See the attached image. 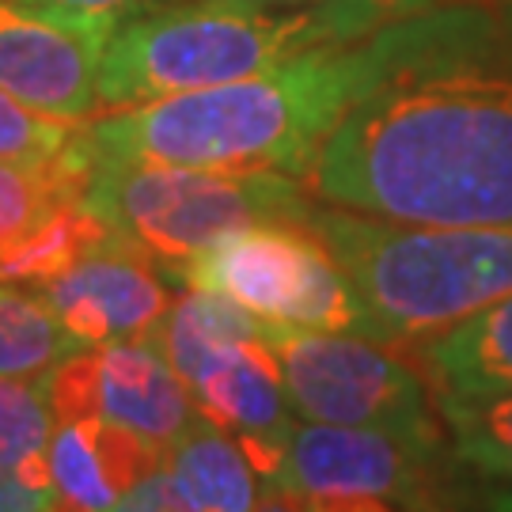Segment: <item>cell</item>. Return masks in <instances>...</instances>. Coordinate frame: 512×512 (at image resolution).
<instances>
[{
    "instance_id": "cell-23",
    "label": "cell",
    "mask_w": 512,
    "mask_h": 512,
    "mask_svg": "<svg viewBox=\"0 0 512 512\" xmlns=\"http://www.w3.org/2000/svg\"><path fill=\"white\" fill-rule=\"evenodd\" d=\"M110 512H198L175 486V478L167 475V467H156L152 475L133 482L126 494L118 497Z\"/></svg>"
},
{
    "instance_id": "cell-15",
    "label": "cell",
    "mask_w": 512,
    "mask_h": 512,
    "mask_svg": "<svg viewBox=\"0 0 512 512\" xmlns=\"http://www.w3.org/2000/svg\"><path fill=\"white\" fill-rule=\"evenodd\" d=\"M167 475L198 512H255L258 471L213 421L198 418L167 448Z\"/></svg>"
},
{
    "instance_id": "cell-25",
    "label": "cell",
    "mask_w": 512,
    "mask_h": 512,
    "mask_svg": "<svg viewBox=\"0 0 512 512\" xmlns=\"http://www.w3.org/2000/svg\"><path fill=\"white\" fill-rule=\"evenodd\" d=\"M23 4H38V8H65V12H103V16H129L141 8H156V4H175V0H23Z\"/></svg>"
},
{
    "instance_id": "cell-27",
    "label": "cell",
    "mask_w": 512,
    "mask_h": 512,
    "mask_svg": "<svg viewBox=\"0 0 512 512\" xmlns=\"http://www.w3.org/2000/svg\"><path fill=\"white\" fill-rule=\"evenodd\" d=\"M486 50H494L501 57L497 65L512 69V0L501 4V12L490 16V23H486Z\"/></svg>"
},
{
    "instance_id": "cell-19",
    "label": "cell",
    "mask_w": 512,
    "mask_h": 512,
    "mask_svg": "<svg viewBox=\"0 0 512 512\" xmlns=\"http://www.w3.org/2000/svg\"><path fill=\"white\" fill-rule=\"evenodd\" d=\"M54 433V410L38 380L0 376V478H23L50 494L46 444Z\"/></svg>"
},
{
    "instance_id": "cell-6",
    "label": "cell",
    "mask_w": 512,
    "mask_h": 512,
    "mask_svg": "<svg viewBox=\"0 0 512 512\" xmlns=\"http://www.w3.org/2000/svg\"><path fill=\"white\" fill-rule=\"evenodd\" d=\"M179 281L228 296L262 323L380 338L365 300L308 224H251L220 236L183 266Z\"/></svg>"
},
{
    "instance_id": "cell-24",
    "label": "cell",
    "mask_w": 512,
    "mask_h": 512,
    "mask_svg": "<svg viewBox=\"0 0 512 512\" xmlns=\"http://www.w3.org/2000/svg\"><path fill=\"white\" fill-rule=\"evenodd\" d=\"M255 512H315V497L293 486L289 478H274V482H258Z\"/></svg>"
},
{
    "instance_id": "cell-18",
    "label": "cell",
    "mask_w": 512,
    "mask_h": 512,
    "mask_svg": "<svg viewBox=\"0 0 512 512\" xmlns=\"http://www.w3.org/2000/svg\"><path fill=\"white\" fill-rule=\"evenodd\" d=\"M84 349L61 327L50 304L19 285H0V376L42 380L54 365Z\"/></svg>"
},
{
    "instance_id": "cell-22",
    "label": "cell",
    "mask_w": 512,
    "mask_h": 512,
    "mask_svg": "<svg viewBox=\"0 0 512 512\" xmlns=\"http://www.w3.org/2000/svg\"><path fill=\"white\" fill-rule=\"evenodd\" d=\"M69 122H57L0 92V160L8 164H46L73 145Z\"/></svg>"
},
{
    "instance_id": "cell-28",
    "label": "cell",
    "mask_w": 512,
    "mask_h": 512,
    "mask_svg": "<svg viewBox=\"0 0 512 512\" xmlns=\"http://www.w3.org/2000/svg\"><path fill=\"white\" fill-rule=\"evenodd\" d=\"M315 512H399L384 497H315Z\"/></svg>"
},
{
    "instance_id": "cell-11",
    "label": "cell",
    "mask_w": 512,
    "mask_h": 512,
    "mask_svg": "<svg viewBox=\"0 0 512 512\" xmlns=\"http://www.w3.org/2000/svg\"><path fill=\"white\" fill-rule=\"evenodd\" d=\"M270 330V327H266ZM198 414L247 452L258 482L285 478L296 414L285 395L281 365L262 338H224L186 372Z\"/></svg>"
},
{
    "instance_id": "cell-12",
    "label": "cell",
    "mask_w": 512,
    "mask_h": 512,
    "mask_svg": "<svg viewBox=\"0 0 512 512\" xmlns=\"http://www.w3.org/2000/svg\"><path fill=\"white\" fill-rule=\"evenodd\" d=\"M437 444L387 429L296 421L285 478L311 497H384L421 505L433 490Z\"/></svg>"
},
{
    "instance_id": "cell-21",
    "label": "cell",
    "mask_w": 512,
    "mask_h": 512,
    "mask_svg": "<svg viewBox=\"0 0 512 512\" xmlns=\"http://www.w3.org/2000/svg\"><path fill=\"white\" fill-rule=\"evenodd\" d=\"M452 4H463V0H323L311 12L319 19L327 42H361L384 27L429 16Z\"/></svg>"
},
{
    "instance_id": "cell-16",
    "label": "cell",
    "mask_w": 512,
    "mask_h": 512,
    "mask_svg": "<svg viewBox=\"0 0 512 512\" xmlns=\"http://www.w3.org/2000/svg\"><path fill=\"white\" fill-rule=\"evenodd\" d=\"M110 236V228L99 220L84 198H73L50 217L35 224L31 232L0 247V285H42L69 270L76 258H84Z\"/></svg>"
},
{
    "instance_id": "cell-17",
    "label": "cell",
    "mask_w": 512,
    "mask_h": 512,
    "mask_svg": "<svg viewBox=\"0 0 512 512\" xmlns=\"http://www.w3.org/2000/svg\"><path fill=\"white\" fill-rule=\"evenodd\" d=\"M92 179V160L73 137V145L46 164H8L0 160V247L31 232L73 198H84Z\"/></svg>"
},
{
    "instance_id": "cell-8",
    "label": "cell",
    "mask_w": 512,
    "mask_h": 512,
    "mask_svg": "<svg viewBox=\"0 0 512 512\" xmlns=\"http://www.w3.org/2000/svg\"><path fill=\"white\" fill-rule=\"evenodd\" d=\"M38 384L54 421L95 414L160 448H171L202 418L190 384L148 338L76 349Z\"/></svg>"
},
{
    "instance_id": "cell-29",
    "label": "cell",
    "mask_w": 512,
    "mask_h": 512,
    "mask_svg": "<svg viewBox=\"0 0 512 512\" xmlns=\"http://www.w3.org/2000/svg\"><path fill=\"white\" fill-rule=\"evenodd\" d=\"M186 4V0H175ZM209 4H224V8H243V12H311L323 0H209Z\"/></svg>"
},
{
    "instance_id": "cell-10",
    "label": "cell",
    "mask_w": 512,
    "mask_h": 512,
    "mask_svg": "<svg viewBox=\"0 0 512 512\" xmlns=\"http://www.w3.org/2000/svg\"><path fill=\"white\" fill-rule=\"evenodd\" d=\"M167 270L126 236L110 232L69 270L42 281L35 293L80 346L148 338L171 308Z\"/></svg>"
},
{
    "instance_id": "cell-13",
    "label": "cell",
    "mask_w": 512,
    "mask_h": 512,
    "mask_svg": "<svg viewBox=\"0 0 512 512\" xmlns=\"http://www.w3.org/2000/svg\"><path fill=\"white\" fill-rule=\"evenodd\" d=\"M167 448L129 433L107 418L54 421L46 444L50 494L84 512H110L133 482L164 467Z\"/></svg>"
},
{
    "instance_id": "cell-5",
    "label": "cell",
    "mask_w": 512,
    "mask_h": 512,
    "mask_svg": "<svg viewBox=\"0 0 512 512\" xmlns=\"http://www.w3.org/2000/svg\"><path fill=\"white\" fill-rule=\"evenodd\" d=\"M84 202L110 232L137 243L179 281L186 262L228 232L251 224H308L315 194L281 171L92 164Z\"/></svg>"
},
{
    "instance_id": "cell-4",
    "label": "cell",
    "mask_w": 512,
    "mask_h": 512,
    "mask_svg": "<svg viewBox=\"0 0 512 512\" xmlns=\"http://www.w3.org/2000/svg\"><path fill=\"white\" fill-rule=\"evenodd\" d=\"M327 42L315 12H243L209 0L156 4L114 23L95 110L220 88Z\"/></svg>"
},
{
    "instance_id": "cell-9",
    "label": "cell",
    "mask_w": 512,
    "mask_h": 512,
    "mask_svg": "<svg viewBox=\"0 0 512 512\" xmlns=\"http://www.w3.org/2000/svg\"><path fill=\"white\" fill-rule=\"evenodd\" d=\"M118 16L0 0V92L31 110L80 122L95 114L99 65Z\"/></svg>"
},
{
    "instance_id": "cell-14",
    "label": "cell",
    "mask_w": 512,
    "mask_h": 512,
    "mask_svg": "<svg viewBox=\"0 0 512 512\" xmlns=\"http://www.w3.org/2000/svg\"><path fill=\"white\" fill-rule=\"evenodd\" d=\"M437 399H490L512 391V296L418 346Z\"/></svg>"
},
{
    "instance_id": "cell-3",
    "label": "cell",
    "mask_w": 512,
    "mask_h": 512,
    "mask_svg": "<svg viewBox=\"0 0 512 512\" xmlns=\"http://www.w3.org/2000/svg\"><path fill=\"white\" fill-rule=\"evenodd\" d=\"M308 228L338 258L387 346H421L512 296V228L406 224L319 198Z\"/></svg>"
},
{
    "instance_id": "cell-20",
    "label": "cell",
    "mask_w": 512,
    "mask_h": 512,
    "mask_svg": "<svg viewBox=\"0 0 512 512\" xmlns=\"http://www.w3.org/2000/svg\"><path fill=\"white\" fill-rule=\"evenodd\" d=\"M459 463L512 490V391L490 399H437ZM512 512V501L509 509Z\"/></svg>"
},
{
    "instance_id": "cell-7",
    "label": "cell",
    "mask_w": 512,
    "mask_h": 512,
    "mask_svg": "<svg viewBox=\"0 0 512 512\" xmlns=\"http://www.w3.org/2000/svg\"><path fill=\"white\" fill-rule=\"evenodd\" d=\"M289 406L300 421L387 429L437 444V421L421 376L387 342L342 330H304L270 323Z\"/></svg>"
},
{
    "instance_id": "cell-1",
    "label": "cell",
    "mask_w": 512,
    "mask_h": 512,
    "mask_svg": "<svg viewBox=\"0 0 512 512\" xmlns=\"http://www.w3.org/2000/svg\"><path fill=\"white\" fill-rule=\"evenodd\" d=\"M486 12L357 99L311 160L319 202L406 224L512 228V69H486Z\"/></svg>"
},
{
    "instance_id": "cell-2",
    "label": "cell",
    "mask_w": 512,
    "mask_h": 512,
    "mask_svg": "<svg viewBox=\"0 0 512 512\" xmlns=\"http://www.w3.org/2000/svg\"><path fill=\"white\" fill-rule=\"evenodd\" d=\"M463 8L384 27L361 42H319L255 76L110 110L76 133L92 164L281 171L304 179L346 110L456 35Z\"/></svg>"
},
{
    "instance_id": "cell-26",
    "label": "cell",
    "mask_w": 512,
    "mask_h": 512,
    "mask_svg": "<svg viewBox=\"0 0 512 512\" xmlns=\"http://www.w3.org/2000/svg\"><path fill=\"white\" fill-rule=\"evenodd\" d=\"M46 490H38L23 478H0V512H42Z\"/></svg>"
}]
</instances>
